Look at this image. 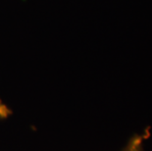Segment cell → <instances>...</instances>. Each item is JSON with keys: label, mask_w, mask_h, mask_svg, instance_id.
<instances>
[{"label": "cell", "mask_w": 152, "mask_h": 151, "mask_svg": "<svg viewBox=\"0 0 152 151\" xmlns=\"http://www.w3.org/2000/svg\"><path fill=\"white\" fill-rule=\"evenodd\" d=\"M150 136L149 128L145 130L140 133H134L128 139L125 145L119 151H146L145 145L146 141Z\"/></svg>", "instance_id": "6da1fadb"}]
</instances>
